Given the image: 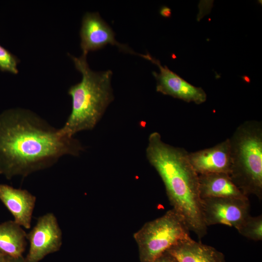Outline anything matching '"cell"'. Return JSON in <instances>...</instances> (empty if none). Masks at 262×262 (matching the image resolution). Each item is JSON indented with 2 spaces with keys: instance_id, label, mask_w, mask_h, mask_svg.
<instances>
[{
  "instance_id": "cell-1",
  "label": "cell",
  "mask_w": 262,
  "mask_h": 262,
  "mask_svg": "<svg viewBox=\"0 0 262 262\" xmlns=\"http://www.w3.org/2000/svg\"><path fill=\"white\" fill-rule=\"evenodd\" d=\"M83 150L77 139L32 111L16 108L0 114V174L7 179L26 177Z\"/></svg>"
},
{
  "instance_id": "cell-2",
  "label": "cell",
  "mask_w": 262,
  "mask_h": 262,
  "mask_svg": "<svg viewBox=\"0 0 262 262\" xmlns=\"http://www.w3.org/2000/svg\"><path fill=\"white\" fill-rule=\"evenodd\" d=\"M189 152L164 142L160 134L149 135L147 158L162 179L174 209L183 219L189 230L201 239L207 226L202 213L198 188V175L191 165Z\"/></svg>"
},
{
  "instance_id": "cell-3",
  "label": "cell",
  "mask_w": 262,
  "mask_h": 262,
  "mask_svg": "<svg viewBox=\"0 0 262 262\" xmlns=\"http://www.w3.org/2000/svg\"><path fill=\"white\" fill-rule=\"evenodd\" d=\"M86 55H70L76 69L82 74L81 81L68 89L72 98V109L61 128L66 135L74 137L81 131L93 129L114 99L111 86L112 71L96 72L90 69Z\"/></svg>"
},
{
  "instance_id": "cell-4",
  "label": "cell",
  "mask_w": 262,
  "mask_h": 262,
  "mask_svg": "<svg viewBox=\"0 0 262 262\" xmlns=\"http://www.w3.org/2000/svg\"><path fill=\"white\" fill-rule=\"evenodd\" d=\"M230 178L242 193L262 199V123L250 120L240 125L229 138Z\"/></svg>"
},
{
  "instance_id": "cell-5",
  "label": "cell",
  "mask_w": 262,
  "mask_h": 262,
  "mask_svg": "<svg viewBox=\"0 0 262 262\" xmlns=\"http://www.w3.org/2000/svg\"><path fill=\"white\" fill-rule=\"evenodd\" d=\"M189 231L173 209L147 222L134 234L141 262H153L179 242L190 238Z\"/></svg>"
},
{
  "instance_id": "cell-6",
  "label": "cell",
  "mask_w": 262,
  "mask_h": 262,
  "mask_svg": "<svg viewBox=\"0 0 262 262\" xmlns=\"http://www.w3.org/2000/svg\"><path fill=\"white\" fill-rule=\"evenodd\" d=\"M30 243L25 262H39L48 254L59 251L62 232L55 215L47 213L38 218L35 225L27 233Z\"/></svg>"
},
{
  "instance_id": "cell-7",
  "label": "cell",
  "mask_w": 262,
  "mask_h": 262,
  "mask_svg": "<svg viewBox=\"0 0 262 262\" xmlns=\"http://www.w3.org/2000/svg\"><path fill=\"white\" fill-rule=\"evenodd\" d=\"M206 225L222 224L237 229L249 214L248 198L230 197L201 199Z\"/></svg>"
},
{
  "instance_id": "cell-8",
  "label": "cell",
  "mask_w": 262,
  "mask_h": 262,
  "mask_svg": "<svg viewBox=\"0 0 262 262\" xmlns=\"http://www.w3.org/2000/svg\"><path fill=\"white\" fill-rule=\"evenodd\" d=\"M150 61L159 67L160 72H152L156 81V91L168 95L187 102L196 104L204 103L207 99V94L201 87L192 85L179 75L170 70L166 66H163L160 61L148 53L138 54Z\"/></svg>"
},
{
  "instance_id": "cell-9",
  "label": "cell",
  "mask_w": 262,
  "mask_h": 262,
  "mask_svg": "<svg viewBox=\"0 0 262 262\" xmlns=\"http://www.w3.org/2000/svg\"><path fill=\"white\" fill-rule=\"evenodd\" d=\"M80 34L82 54L87 55L89 51L100 49L109 44L116 45L125 52L135 54L130 48L116 41L115 33L98 12L84 15Z\"/></svg>"
},
{
  "instance_id": "cell-10",
  "label": "cell",
  "mask_w": 262,
  "mask_h": 262,
  "mask_svg": "<svg viewBox=\"0 0 262 262\" xmlns=\"http://www.w3.org/2000/svg\"><path fill=\"white\" fill-rule=\"evenodd\" d=\"M193 168L198 175L222 173L229 174L231 167L229 138L207 148L189 152Z\"/></svg>"
},
{
  "instance_id": "cell-11",
  "label": "cell",
  "mask_w": 262,
  "mask_h": 262,
  "mask_svg": "<svg viewBox=\"0 0 262 262\" xmlns=\"http://www.w3.org/2000/svg\"><path fill=\"white\" fill-rule=\"evenodd\" d=\"M36 198L25 189L0 184V200L14 217V221L26 229L31 227Z\"/></svg>"
},
{
  "instance_id": "cell-12",
  "label": "cell",
  "mask_w": 262,
  "mask_h": 262,
  "mask_svg": "<svg viewBox=\"0 0 262 262\" xmlns=\"http://www.w3.org/2000/svg\"><path fill=\"white\" fill-rule=\"evenodd\" d=\"M167 251L178 262H226L222 252L191 237L179 242Z\"/></svg>"
},
{
  "instance_id": "cell-13",
  "label": "cell",
  "mask_w": 262,
  "mask_h": 262,
  "mask_svg": "<svg viewBox=\"0 0 262 262\" xmlns=\"http://www.w3.org/2000/svg\"><path fill=\"white\" fill-rule=\"evenodd\" d=\"M198 175L201 199L218 197L248 198L233 183L228 174L218 173Z\"/></svg>"
},
{
  "instance_id": "cell-14",
  "label": "cell",
  "mask_w": 262,
  "mask_h": 262,
  "mask_svg": "<svg viewBox=\"0 0 262 262\" xmlns=\"http://www.w3.org/2000/svg\"><path fill=\"white\" fill-rule=\"evenodd\" d=\"M27 233L13 221L0 224V254L7 257L22 256L27 246Z\"/></svg>"
},
{
  "instance_id": "cell-15",
  "label": "cell",
  "mask_w": 262,
  "mask_h": 262,
  "mask_svg": "<svg viewBox=\"0 0 262 262\" xmlns=\"http://www.w3.org/2000/svg\"><path fill=\"white\" fill-rule=\"evenodd\" d=\"M243 236L255 241L262 240V216L249 215L236 229Z\"/></svg>"
},
{
  "instance_id": "cell-16",
  "label": "cell",
  "mask_w": 262,
  "mask_h": 262,
  "mask_svg": "<svg viewBox=\"0 0 262 262\" xmlns=\"http://www.w3.org/2000/svg\"><path fill=\"white\" fill-rule=\"evenodd\" d=\"M19 62L16 56L0 45V70L1 71L17 74V65Z\"/></svg>"
},
{
  "instance_id": "cell-17",
  "label": "cell",
  "mask_w": 262,
  "mask_h": 262,
  "mask_svg": "<svg viewBox=\"0 0 262 262\" xmlns=\"http://www.w3.org/2000/svg\"><path fill=\"white\" fill-rule=\"evenodd\" d=\"M153 262H178L177 260L167 251L163 253Z\"/></svg>"
},
{
  "instance_id": "cell-18",
  "label": "cell",
  "mask_w": 262,
  "mask_h": 262,
  "mask_svg": "<svg viewBox=\"0 0 262 262\" xmlns=\"http://www.w3.org/2000/svg\"><path fill=\"white\" fill-rule=\"evenodd\" d=\"M160 14L164 17L169 18L171 16V10L169 7L164 6L161 8Z\"/></svg>"
},
{
  "instance_id": "cell-19",
  "label": "cell",
  "mask_w": 262,
  "mask_h": 262,
  "mask_svg": "<svg viewBox=\"0 0 262 262\" xmlns=\"http://www.w3.org/2000/svg\"><path fill=\"white\" fill-rule=\"evenodd\" d=\"M6 262H25V259L23 256L18 257H7Z\"/></svg>"
},
{
  "instance_id": "cell-20",
  "label": "cell",
  "mask_w": 262,
  "mask_h": 262,
  "mask_svg": "<svg viewBox=\"0 0 262 262\" xmlns=\"http://www.w3.org/2000/svg\"><path fill=\"white\" fill-rule=\"evenodd\" d=\"M7 257L0 254V262H6Z\"/></svg>"
},
{
  "instance_id": "cell-21",
  "label": "cell",
  "mask_w": 262,
  "mask_h": 262,
  "mask_svg": "<svg viewBox=\"0 0 262 262\" xmlns=\"http://www.w3.org/2000/svg\"><path fill=\"white\" fill-rule=\"evenodd\" d=\"M244 80H245L246 82H250V79L247 76H244L242 77Z\"/></svg>"
}]
</instances>
